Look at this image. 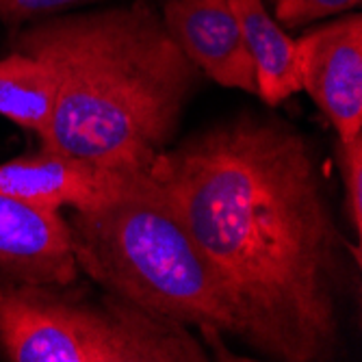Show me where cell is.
<instances>
[{"label":"cell","mask_w":362,"mask_h":362,"mask_svg":"<svg viewBox=\"0 0 362 362\" xmlns=\"http://www.w3.org/2000/svg\"><path fill=\"white\" fill-rule=\"evenodd\" d=\"M360 3L362 0H274V13L284 28H304L313 22L354 11Z\"/></svg>","instance_id":"7c38bea8"},{"label":"cell","mask_w":362,"mask_h":362,"mask_svg":"<svg viewBox=\"0 0 362 362\" xmlns=\"http://www.w3.org/2000/svg\"><path fill=\"white\" fill-rule=\"evenodd\" d=\"M160 18L197 70L221 87L256 93L252 59L230 0H160Z\"/></svg>","instance_id":"52a82bcc"},{"label":"cell","mask_w":362,"mask_h":362,"mask_svg":"<svg viewBox=\"0 0 362 362\" xmlns=\"http://www.w3.org/2000/svg\"><path fill=\"white\" fill-rule=\"evenodd\" d=\"M148 174L226 286L241 343L280 362L334 360L351 245L298 128L241 113L168 148Z\"/></svg>","instance_id":"6da1fadb"},{"label":"cell","mask_w":362,"mask_h":362,"mask_svg":"<svg viewBox=\"0 0 362 362\" xmlns=\"http://www.w3.org/2000/svg\"><path fill=\"white\" fill-rule=\"evenodd\" d=\"M78 272L70 221L61 215V209L0 193L3 284L72 286Z\"/></svg>","instance_id":"8992f818"},{"label":"cell","mask_w":362,"mask_h":362,"mask_svg":"<svg viewBox=\"0 0 362 362\" xmlns=\"http://www.w3.org/2000/svg\"><path fill=\"white\" fill-rule=\"evenodd\" d=\"M339 168L345 189V211L354 235H362V135L337 144Z\"/></svg>","instance_id":"8fae6325"},{"label":"cell","mask_w":362,"mask_h":362,"mask_svg":"<svg viewBox=\"0 0 362 362\" xmlns=\"http://www.w3.org/2000/svg\"><path fill=\"white\" fill-rule=\"evenodd\" d=\"M98 3H109V0H0V18L16 26L33 18L52 16L68 9H81Z\"/></svg>","instance_id":"4fadbf2b"},{"label":"cell","mask_w":362,"mask_h":362,"mask_svg":"<svg viewBox=\"0 0 362 362\" xmlns=\"http://www.w3.org/2000/svg\"><path fill=\"white\" fill-rule=\"evenodd\" d=\"M0 347L13 362H209L191 327L107 291L0 284Z\"/></svg>","instance_id":"277c9868"},{"label":"cell","mask_w":362,"mask_h":362,"mask_svg":"<svg viewBox=\"0 0 362 362\" xmlns=\"http://www.w3.org/2000/svg\"><path fill=\"white\" fill-rule=\"evenodd\" d=\"M252 59L256 93L267 107H280L302 91L295 40L262 0H230Z\"/></svg>","instance_id":"9c48e42d"},{"label":"cell","mask_w":362,"mask_h":362,"mask_svg":"<svg viewBox=\"0 0 362 362\" xmlns=\"http://www.w3.org/2000/svg\"><path fill=\"white\" fill-rule=\"evenodd\" d=\"M68 221L78 269L93 282L206 337H235L226 286L150 174L133 176L117 195Z\"/></svg>","instance_id":"3957f363"},{"label":"cell","mask_w":362,"mask_h":362,"mask_svg":"<svg viewBox=\"0 0 362 362\" xmlns=\"http://www.w3.org/2000/svg\"><path fill=\"white\" fill-rule=\"evenodd\" d=\"M302 89L341 141L362 135V16L345 13L295 40Z\"/></svg>","instance_id":"5b68a950"},{"label":"cell","mask_w":362,"mask_h":362,"mask_svg":"<svg viewBox=\"0 0 362 362\" xmlns=\"http://www.w3.org/2000/svg\"><path fill=\"white\" fill-rule=\"evenodd\" d=\"M54 100L57 78L46 63L20 50L0 59V115L42 139L52 119Z\"/></svg>","instance_id":"30bf717a"},{"label":"cell","mask_w":362,"mask_h":362,"mask_svg":"<svg viewBox=\"0 0 362 362\" xmlns=\"http://www.w3.org/2000/svg\"><path fill=\"white\" fill-rule=\"evenodd\" d=\"M16 50L57 78L42 150L115 172H150L202 74L148 0L42 20L20 33Z\"/></svg>","instance_id":"7a4b0ae2"},{"label":"cell","mask_w":362,"mask_h":362,"mask_svg":"<svg viewBox=\"0 0 362 362\" xmlns=\"http://www.w3.org/2000/svg\"><path fill=\"white\" fill-rule=\"evenodd\" d=\"M139 172H115L93 163L40 150L0 163V193L48 209H91L117 195Z\"/></svg>","instance_id":"ba28073f"}]
</instances>
